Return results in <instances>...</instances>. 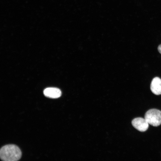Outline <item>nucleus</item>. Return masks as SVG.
<instances>
[{
  "instance_id": "1",
  "label": "nucleus",
  "mask_w": 161,
  "mask_h": 161,
  "mask_svg": "<svg viewBox=\"0 0 161 161\" xmlns=\"http://www.w3.org/2000/svg\"><path fill=\"white\" fill-rule=\"evenodd\" d=\"M21 152L19 148L14 145H8L2 147L0 150V157L4 161H16L21 158Z\"/></svg>"
},
{
  "instance_id": "6",
  "label": "nucleus",
  "mask_w": 161,
  "mask_h": 161,
  "mask_svg": "<svg viewBox=\"0 0 161 161\" xmlns=\"http://www.w3.org/2000/svg\"><path fill=\"white\" fill-rule=\"evenodd\" d=\"M158 50L159 52L161 54V44L158 47Z\"/></svg>"
},
{
  "instance_id": "2",
  "label": "nucleus",
  "mask_w": 161,
  "mask_h": 161,
  "mask_svg": "<svg viewBox=\"0 0 161 161\" xmlns=\"http://www.w3.org/2000/svg\"><path fill=\"white\" fill-rule=\"evenodd\" d=\"M145 119L149 124L157 126L161 124V111L156 109H150L146 112Z\"/></svg>"
},
{
  "instance_id": "5",
  "label": "nucleus",
  "mask_w": 161,
  "mask_h": 161,
  "mask_svg": "<svg viewBox=\"0 0 161 161\" xmlns=\"http://www.w3.org/2000/svg\"><path fill=\"white\" fill-rule=\"evenodd\" d=\"M44 94L47 97L56 98L61 96V92L60 90L57 88L49 87L45 89L44 90Z\"/></svg>"
},
{
  "instance_id": "3",
  "label": "nucleus",
  "mask_w": 161,
  "mask_h": 161,
  "mask_svg": "<svg viewBox=\"0 0 161 161\" xmlns=\"http://www.w3.org/2000/svg\"><path fill=\"white\" fill-rule=\"evenodd\" d=\"M131 123L135 128L141 132L146 131L149 126L148 123L145 118L142 117L134 118L132 120Z\"/></svg>"
},
{
  "instance_id": "4",
  "label": "nucleus",
  "mask_w": 161,
  "mask_h": 161,
  "mask_svg": "<svg viewBox=\"0 0 161 161\" xmlns=\"http://www.w3.org/2000/svg\"><path fill=\"white\" fill-rule=\"evenodd\" d=\"M150 89L154 94L157 95L161 94V79L158 77L154 78L151 81Z\"/></svg>"
}]
</instances>
